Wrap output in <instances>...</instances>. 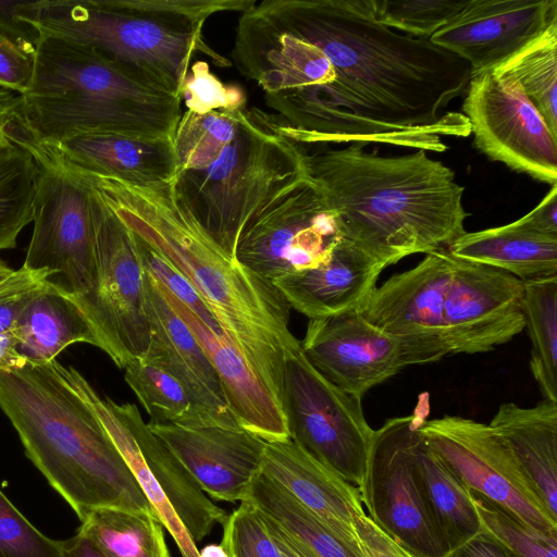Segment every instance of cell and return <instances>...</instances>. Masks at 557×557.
Returning <instances> with one entry per match:
<instances>
[{"label":"cell","instance_id":"cell-39","mask_svg":"<svg viewBox=\"0 0 557 557\" xmlns=\"http://www.w3.org/2000/svg\"><path fill=\"white\" fill-rule=\"evenodd\" d=\"M131 233L143 270L208 326L224 335L209 308L188 280L141 238L133 232Z\"/></svg>","mask_w":557,"mask_h":557},{"label":"cell","instance_id":"cell-46","mask_svg":"<svg viewBox=\"0 0 557 557\" xmlns=\"http://www.w3.org/2000/svg\"><path fill=\"white\" fill-rule=\"evenodd\" d=\"M515 223L535 234L557 236V185L550 186L540 203Z\"/></svg>","mask_w":557,"mask_h":557},{"label":"cell","instance_id":"cell-50","mask_svg":"<svg viewBox=\"0 0 557 557\" xmlns=\"http://www.w3.org/2000/svg\"><path fill=\"white\" fill-rule=\"evenodd\" d=\"M26 364V360L17 351L13 334H0V371H15Z\"/></svg>","mask_w":557,"mask_h":557},{"label":"cell","instance_id":"cell-53","mask_svg":"<svg viewBox=\"0 0 557 557\" xmlns=\"http://www.w3.org/2000/svg\"><path fill=\"white\" fill-rule=\"evenodd\" d=\"M198 557H228L221 544H208L199 550Z\"/></svg>","mask_w":557,"mask_h":557},{"label":"cell","instance_id":"cell-11","mask_svg":"<svg viewBox=\"0 0 557 557\" xmlns=\"http://www.w3.org/2000/svg\"><path fill=\"white\" fill-rule=\"evenodd\" d=\"M39 166L33 232L23 267L61 275L76 300L86 298L96 282L90 183L49 159L20 132Z\"/></svg>","mask_w":557,"mask_h":557},{"label":"cell","instance_id":"cell-51","mask_svg":"<svg viewBox=\"0 0 557 557\" xmlns=\"http://www.w3.org/2000/svg\"><path fill=\"white\" fill-rule=\"evenodd\" d=\"M37 289L0 305V334L12 333L26 304Z\"/></svg>","mask_w":557,"mask_h":557},{"label":"cell","instance_id":"cell-35","mask_svg":"<svg viewBox=\"0 0 557 557\" xmlns=\"http://www.w3.org/2000/svg\"><path fill=\"white\" fill-rule=\"evenodd\" d=\"M124 370L125 381L146 409L149 423H212L197 409L183 385L160 366L143 359Z\"/></svg>","mask_w":557,"mask_h":557},{"label":"cell","instance_id":"cell-27","mask_svg":"<svg viewBox=\"0 0 557 557\" xmlns=\"http://www.w3.org/2000/svg\"><path fill=\"white\" fill-rule=\"evenodd\" d=\"M557 519V403L502 404L491 422Z\"/></svg>","mask_w":557,"mask_h":557},{"label":"cell","instance_id":"cell-42","mask_svg":"<svg viewBox=\"0 0 557 557\" xmlns=\"http://www.w3.org/2000/svg\"><path fill=\"white\" fill-rule=\"evenodd\" d=\"M34 58L0 33V88L17 96L26 92L33 77Z\"/></svg>","mask_w":557,"mask_h":557},{"label":"cell","instance_id":"cell-13","mask_svg":"<svg viewBox=\"0 0 557 557\" xmlns=\"http://www.w3.org/2000/svg\"><path fill=\"white\" fill-rule=\"evenodd\" d=\"M342 238L336 215L308 175L273 200L242 234L236 258L274 281L326 262Z\"/></svg>","mask_w":557,"mask_h":557},{"label":"cell","instance_id":"cell-36","mask_svg":"<svg viewBox=\"0 0 557 557\" xmlns=\"http://www.w3.org/2000/svg\"><path fill=\"white\" fill-rule=\"evenodd\" d=\"M469 494L481 528L518 557H557V534L530 525L516 513L476 491Z\"/></svg>","mask_w":557,"mask_h":557},{"label":"cell","instance_id":"cell-7","mask_svg":"<svg viewBox=\"0 0 557 557\" xmlns=\"http://www.w3.org/2000/svg\"><path fill=\"white\" fill-rule=\"evenodd\" d=\"M256 0H38L27 1L24 20L41 36L92 48L141 82L181 97L197 54L219 66L231 61L203 40L206 21L244 12Z\"/></svg>","mask_w":557,"mask_h":557},{"label":"cell","instance_id":"cell-44","mask_svg":"<svg viewBox=\"0 0 557 557\" xmlns=\"http://www.w3.org/2000/svg\"><path fill=\"white\" fill-rule=\"evenodd\" d=\"M354 530L363 557H413L364 513L354 517Z\"/></svg>","mask_w":557,"mask_h":557},{"label":"cell","instance_id":"cell-16","mask_svg":"<svg viewBox=\"0 0 557 557\" xmlns=\"http://www.w3.org/2000/svg\"><path fill=\"white\" fill-rule=\"evenodd\" d=\"M453 264L454 257L446 248L428 252L413 268L376 286L359 310L371 324L401 339L414 364L451 355L443 308Z\"/></svg>","mask_w":557,"mask_h":557},{"label":"cell","instance_id":"cell-38","mask_svg":"<svg viewBox=\"0 0 557 557\" xmlns=\"http://www.w3.org/2000/svg\"><path fill=\"white\" fill-rule=\"evenodd\" d=\"M0 557H61L59 541L35 528L1 490Z\"/></svg>","mask_w":557,"mask_h":557},{"label":"cell","instance_id":"cell-48","mask_svg":"<svg viewBox=\"0 0 557 557\" xmlns=\"http://www.w3.org/2000/svg\"><path fill=\"white\" fill-rule=\"evenodd\" d=\"M257 513L260 517L271 541L277 548L281 557H318L304 543H301L298 539L288 533L273 520L259 513L258 511Z\"/></svg>","mask_w":557,"mask_h":557},{"label":"cell","instance_id":"cell-10","mask_svg":"<svg viewBox=\"0 0 557 557\" xmlns=\"http://www.w3.org/2000/svg\"><path fill=\"white\" fill-rule=\"evenodd\" d=\"M426 416L428 400L412 414L391 418L374 430L358 491L368 517L411 556L444 557L448 550L433 527L416 476V450Z\"/></svg>","mask_w":557,"mask_h":557},{"label":"cell","instance_id":"cell-34","mask_svg":"<svg viewBox=\"0 0 557 557\" xmlns=\"http://www.w3.org/2000/svg\"><path fill=\"white\" fill-rule=\"evenodd\" d=\"M492 71L518 83L557 137V23Z\"/></svg>","mask_w":557,"mask_h":557},{"label":"cell","instance_id":"cell-49","mask_svg":"<svg viewBox=\"0 0 557 557\" xmlns=\"http://www.w3.org/2000/svg\"><path fill=\"white\" fill-rule=\"evenodd\" d=\"M59 547L61 557H107L90 539L79 532L66 540H59Z\"/></svg>","mask_w":557,"mask_h":557},{"label":"cell","instance_id":"cell-19","mask_svg":"<svg viewBox=\"0 0 557 557\" xmlns=\"http://www.w3.org/2000/svg\"><path fill=\"white\" fill-rule=\"evenodd\" d=\"M557 23V0H469L430 40L465 60L471 77L493 70Z\"/></svg>","mask_w":557,"mask_h":557},{"label":"cell","instance_id":"cell-17","mask_svg":"<svg viewBox=\"0 0 557 557\" xmlns=\"http://www.w3.org/2000/svg\"><path fill=\"white\" fill-rule=\"evenodd\" d=\"M523 287L503 270L454 257L443 308L451 355L488 352L521 333Z\"/></svg>","mask_w":557,"mask_h":557},{"label":"cell","instance_id":"cell-8","mask_svg":"<svg viewBox=\"0 0 557 557\" xmlns=\"http://www.w3.org/2000/svg\"><path fill=\"white\" fill-rule=\"evenodd\" d=\"M71 388L90 407L134 474L182 557H198L196 543L227 515L199 487L171 449L150 430L132 403L101 397L74 367L59 362Z\"/></svg>","mask_w":557,"mask_h":557},{"label":"cell","instance_id":"cell-52","mask_svg":"<svg viewBox=\"0 0 557 557\" xmlns=\"http://www.w3.org/2000/svg\"><path fill=\"white\" fill-rule=\"evenodd\" d=\"M17 95L0 88V143L12 132Z\"/></svg>","mask_w":557,"mask_h":557},{"label":"cell","instance_id":"cell-41","mask_svg":"<svg viewBox=\"0 0 557 557\" xmlns=\"http://www.w3.org/2000/svg\"><path fill=\"white\" fill-rule=\"evenodd\" d=\"M181 99L186 110L196 113L246 106L245 92L237 86L223 84L202 61L190 66L182 88Z\"/></svg>","mask_w":557,"mask_h":557},{"label":"cell","instance_id":"cell-37","mask_svg":"<svg viewBox=\"0 0 557 557\" xmlns=\"http://www.w3.org/2000/svg\"><path fill=\"white\" fill-rule=\"evenodd\" d=\"M469 0H371L381 24L414 38L430 39L468 4Z\"/></svg>","mask_w":557,"mask_h":557},{"label":"cell","instance_id":"cell-26","mask_svg":"<svg viewBox=\"0 0 557 557\" xmlns=\"http://www.w3.org/2000/svg\"><path fill=\"white\" fill-rule=\"evenodd\" d=\"M12 334L28 364H45L66 347L84 343L99 347L94 330L73 294L47 281L29 298Z\"/></svg>","mask_w":557,"mask_h":557},{"label":"cell","instance_id":"cell-31","mask_svg":"<svg viewBox=\"0 0 557 557\" xmlns=\"http://www.w3.org/2000/svg\"><path fill=\"white\" fill-rule=\"evenodd\" d=\"M39 166L17 131L0 143V251L13 249L33 222Z\"/></svg>","mask_w":557,"mask_h":557},{"label":"cell","instance_id":"cell-45","mask_svg":"<svg viewBox=\"0 0 557 557\" xmlns=\"http://www.w3.org/2000/svg\"><path fill=\"white\" fill-rule=\"evenodd\" d=\"M51 280L45 271H33L25 267L10 268L0 258V305L22 297Z\"/></svg>","mask_w":557,"mask_h":557},{"label":"cell","instance_id":"cell-43","mask_svg":"<svg viewBox=\"0 0 557 557\" xmlns=\"http://www.w3.org/2000/svg\"><path fill=\"white\" fill-rule=\"evenodd\" d=\"M27 1H0V33L26 53L35 57L40 40L36 27L24 20Z\"/></svg>","mask_w":557,"mask_h":557},{"label":"cell","instance_id":"cell-20","mask_svg":"<svg viewBox=\"0 0 557 557\" xmlns=\"http://www.w3.org/2000/svg\"><path fill=\"white\" fill-rule=\"evenodd\" d=\"M210 497L243 502L267 442L240 425L148 423Z\"/></svg>","mask_w":557,"mask_h":557},{"label":"cell","instance_id":"cell-9","mask_svg":"<svg viewBox=\"0 0 557 557\" xmlns=\"http://www.w3.org/2000/svg\"><path fill=\"white\" fill-rule=\"evenodd\" d=\"M89 206L96 282L86 298L75 300L94 330L98 348L124 369L143 360L150 346L144 270L131 231L92 185Z\"/></svg>","mask_w":557,"mask_h":557},{"label":"cell","instance_id":"cell-14","mask_svg":"<svg viewBox=\"0 0 557 557\" xmlns=\"http://www.w3.org/2000/svg\"><path fill=\"white\" fill-rule=\"evenodd\" d=\"M462 101L474 147L491 161L557 185V137L511 78L492 70L472 76Z\"/></svg>","mask_w":557,"mask_h":557},{"label":"cell","instance_id":"cell-4","mask_svg":"<svg viewBox=\"0 0 557 557\" xmlns=\"http://www.w3.org/2000/svg\"><path fill=\"white\" fill-rule=\"evenodd\" d=\"M173 145L177 200L234 258L246 227L309 175L306 147L281 116L259 108L186 110Z\"/></svg>","mask_w":557,"mask_h":557},{"label":"cell","instance_id":"cell-3","mask_svg":"<svg viewBox=\"0 0 557 557\" xmlns=\"http://www.w3.org/2000/svg\"><path fill=\"white\" fill-rule=\"evenodd\" d=\"M306 146L309 176L334 211L341 236L383 269L407 256L447 248L466 233L465 187L424 150L398 156Z\"/></svg>","mask_w":557,"mask_h":557},{"label":"cell","instance_id":"cell-15","mask_svg":"<svg viewBox=\"0 0 557 557\" xmlns=\"http://www.w3.org/2000/svg\"><path fill=\"white\" fill-rule=\"evenodd\" d=\"M420 433L467 487L506 507L535 529L557 534V519L490 424L446 414L425 420Z\"/></svg>","mask_w":557,"mask_h":557},{"label":"cell","instance_id":"cell-1","mask_svg":"<svg viewBox=\"0 0 557 557\" xmlns=\"http://www.w3.org/2000/svg\"><path fill=\"white\" fill-rule=\"evenodd\" d=\"M257 12L317 46L334 81L272 104L304 146L374 143L444 152L470 124L449 103L468 87L469 64L430 39L376 21L371 0H263Z\"/></svg>","mask_w":557,"mask_h":557},{"label":"cell","instance_id":"cell-33","mask_svg":"<svg viewBox=\"0 0 557 557\" xmlns=\"http://www.w3.org/2000/svg\"><path fill=\"white\" fill-rule=\"evenodd\" d=\"M522 309L531 373L543 399L557 403V275L524 281Z\"/></svg>","mask_w":557,"mask_h":557},{"label":"cell","instance_id":"cell-30","mask_svg":"<svg viewBox=\"0 0 557 557\" xmlns=\"http://www.w3.org/2000/svg\"><path fill=\"white\" fill-rule=\"evenodd\" d=\"M244 500L298 539L318 557H363L358 544L343 539L262 472L252 480Z\"/></svg>","mask_w":557,"mask_h":557},{"label":"cell","instance_id":"cell-28","mask_svg":"<svg viewBox=\"0 0 557 557\" xmlns=\"http://www.w3.org/2000/svg\"><path fill=\"white\" fill-rule=\"evenodd\" d=\"M446 249L458 259L503 270L523 282L557 275V236L535 234L515 222L466 232Z\"/></svg>","mask_w":557,"mask_h":557},{"label":"cell","instance_id":"cell-18","mask_svg":"<svg viewBox=\"0 0 557 557\" xmlns=\"http://www.w3.org/2000/svg\"><path fill=\"white\" fill-rule=\"evenodd\" d=\"M300 347L324 379L359 399L414 364L401 339L374 326L359 311L309 320Z\"/></svg>","mask_w":557,"mask_h":557},{"label":"cell","instance_id":"cell-21","mask_svg":"<svg viewBox=\"0 0 557 557\" xmlns=\"http://www.w3.org/2000/svg\"><path fill=\"white\" fill-rule=\"evenodd\" d=\"M36 146L57 164L83 176L150 185L171 182L176 173L172 138L88 132L52 146Z\"/></svg>","mask_w":557,"mask_h":557},{"label":"cell","instance_id":"cell-29","mask_svg":"<svg viewBox=\"0 0 557 557\" xmlns=\"http://www.w3.org/2000/svg\"><path fill=\"white\" fill-rule=\"evenodd\" d=\"M414 462L418 486L430 519L450 552L482 530L468 487L422 435Z\"/></svg>","mask_w":557,"mask_h":557},{"label":"cell","instance_id":"cell-2","mask_svg":"<svg viewBox=\"0 0 557 557\" xmlns=\"http://www.w3.org/2000/svg\"><path fill=\"white\" fill-rule=\"evenodd\" d=\"M84 177L131 232L188 280L225 337L283 405L285 361L300 341L289 330L290 307L275 285L200 227L177 200L172 181L143 185Z\"/></svg>","mask_w":557,"mask_h":557},{"label":"cell","instance_id":"cell-22","mask_svg":"<svg viewBox=\"0 0 557 557\" xmlns=\"http://www.w3.org/2000/svg\"><path fill=\"white\" fill-rule=\"evenodd\" d=\"M144 283L151 324L150 346L144 359L171 373L210 422L239 425L199 342L169 305L159 284L145 271Z\"/></svg>","mask_w":557,"mask_h":557},{"label":"cell","instance_id":"cell-12","mask_svg":"<svg viewBox=\"0 0 557 557\" xmlns=\"http://www.w3.org/2000/svg\"><path fill=\"white\" fill-rule=\"evenodd\" d=\"M283 406L289 438L358 486L374 433L364 417L361 399L324 379L300 347L285 361Z\"/></svg>","mask_w":557,"mask_h":557},{"label":"cell","instance_id":"cell-24","mask_svg":"<svg viewBox=\"0 0 557 557\" xmlns=\"http://www.w3.org/2000/svg\"><path fill=\"white\" fill-rule=\"evenodd\" d=\"M382 270L370 256L342 237L326 262L272 283L290 309L314 320L359 311L376 287Z\"/></svg>","mask_w":557,"mask_h":557},{"label":"cell","instance_id":"cell-25","mask_svg":"<svg viewBox=\"0 0 557 557\" xmlns=\"http://www.w3.org/2000/svg\"><path fill=\"white\" fill-rule=\"evenodd\" d=\"M346 541L358 544L354 517L364 512L358 487L292 438L267 442L261 470Z\"/></svg>","mask_w":557,"mask_h":557},{"label":"cell","instance_id":"cell-23","mask_svg":"<svg viewBox=\"0 0 557 557\" xmlns=\"http://www.w3.org/2000/svg\"><path fill=\"white\" fill-rule=\"evenodd\" d=\"M159 287L209 358L220 379L228 408L239 425L265 442L289 438L287 417L282 403L236 347L160 284Z\"/></svg>","mask_w":557,"mask_h":557},{"label":"cell","instance_id":"cell-6","mask_svg":"<svg viewBox=\"0 0 557 557\" xmlns=\"http://www.w3.org/2000/svg\"><path fill=\"white\" fill-rule=\"evenodd\" d=\"M182 99L150 86L92 48L41 36L30 85L17 96L14 127L39 146L75 134L174 137Z\"/></svg>","mask_w":557,"mask_h":557},{"label":"cell","instance_id":"cell-47","mask_svg":"<svg viewBox=\"0 0 557 557\" xmlns=\"http://www.w3.org/2000/svg\"><path fill=\"white\" fill-rule=\"evenodd\" d=\"M444 557H518L493 535L481 530L468 542L448 552Z\"/></svg>","mask_w":557,"mask_h":557},{"label":"cell","instance_id":"cell-40","mask_svg":"<svg viewBox=\"0 0 557 557\" xmlns=\"http://www.w3.org/2000/svg\"><path fill=\"white\" fill-rule=\"evenodd\" d=\"M223 524L221 545L228 557H281L255 508L240 502Z\"/></svg>","mask_w":557,"mask_h":557},{"label":"cell","instance_id":"cell-32","mask_svg":"<svg viewBox=\"0 0 557 557\" xmlns=\"http://www.w3.org/2000/svg\"><path fill=\"white\" fill-rule=\"evenodd\" d=\"M77 532L107 557H171L163 525L156 515L113 508L88 511Z\"/></svg>","mask_w":557,"mask_h":557},{"label":"cell","instance_id":"cell-5","mask_svg":"<svg viewBox=\"0 0 557 557\" xmlns=\"http://www.w3.org/2000/svg\"><path fill=\"white\" fill-rule=\"evenodd\" d=\"M58 364L52 360L0 371V409L26 456L79 520L98 508L156 515L100 421Z\"/></svg>","mask_w":557,"mask_h":557}]
</instances>
